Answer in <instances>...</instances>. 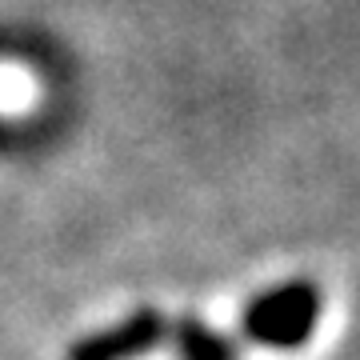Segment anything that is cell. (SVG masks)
<instances>
[{
    "instance_id": "cell-1",
    "label": "cell",
    "mask_w": 360,
    "mask_h": 360,
    "mask_svg": "<svg viewBox=\"0 0 360 360\" xmlns=\"http://www.w3.org/2000/svg\"><path fill=\"white\" fill-rule=\"evenodd\" d=\"M312 312H316V296L309 288H284V292L260 300L252 316H248V328L260 340H272V345H288V340H300L309 333Z\"/></svg>"
},
{
    "instance_id": "cell-2",
    "label": "cell",
    "mask_w": 360,
    "mask_h": 360,
    "mask_svg": "<svg viewBox=\"0 0 360 360\" xmlns=\"http://www.w3.org/2000/svg\"><path fill=\"white\" fill-rule=\"evenodd\" d=\"M153 333H156L153 321H132V324H124L120 333L104 336V340H92V345L80 352V360H112V356H124V352H132V348H141Z\"/></svg>"
}]
</instances>
